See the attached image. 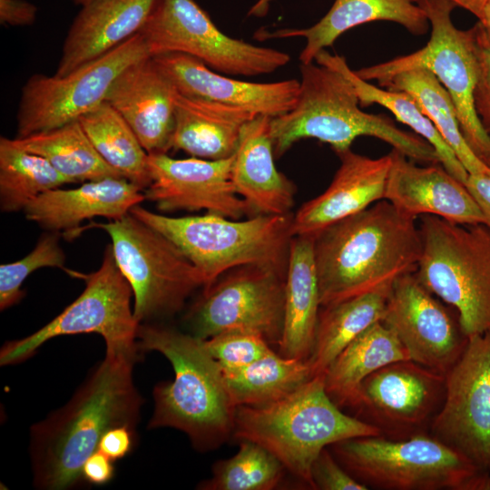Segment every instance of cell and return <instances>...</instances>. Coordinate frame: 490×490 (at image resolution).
I'll return each instance as SVG.
<instances>
[{
    "label": "cell",
    "instance_id": "12",
    "mask_svg": "<svg viewBox=\"0 0 490 490\" xmlns=\"http://www.w3.org/2000/svg\"><path fill=\"white\" fill-rule=\"evenodd\" d=\"M140 33L151 57L184 54L227 75L270 74L290 61L285 52L228 36L194 0H159Z\"/></svg>",
    "mask_w": 490,
    "mask_h": 490
},
{
    "label": "cell",
    "instance_id": "50",
    "mask_svg": "<svg viewBox=\"0 0 490 490\" xmlns=\"http://www.w3.org/2000/svg\"><path fill=\"white\" fill-rule=\"evenodd\" d=\"M487 165L490 167V162H489V163Z\"/></svg>",
    "mask_w": 490,
    "mask_h": 490
},
{
    "label": "cell",
    "instance_id": "26",
    "mask_svg": "<svg viewBox=\"0 0 490 490\" xmlns=\"http://www.w3.org/2000/svg\"><path fill=\"white\" fill-rule=\"evenodd\" d=\"M374 21L394 22L415 35L427 33L430 24L418 0H335L328 12L308 28L260 32L258 38L304 37L300 64L312 63L317 54L348 30Z\"/></svg>",
    "mask_w": 490,
    "mask_h": 490
},
{
    "label": "cell",
    "instance_id": "9",
    "mask_svg": "<svg viewBox=\"0 0 490 490\" xmlns=\"http://www.w3.org/2000/svg\"><path fill=\"white\" fill-rule=\"evenodd\" d=\"M431 28L427 44L421 49L389 61L354 71L365 81L378 85L396 74L414 70L430 71L449 93L463 136L472 151L486 164L490 162V135L476 114L474 92L478 76L475 25L456 28L451 14L456 7L448 0H418Z\"/></svg>",
    "mask_w": 490,
    "mask_h": 490
},
{
    "label": "cell",
    "instance_id": "10",
    "mask_svg": "<svg viewBox=\"0 0 490 490\" xmlns=\"http://www.w3.org/2000/svg\"><path fill=\"white\" fill-rule=\"evenodd\" d=\"M81 278L85 288L58 316L33 334L6 342L0 351L2 366L24 361L53 338L96 333L106 344V354L138 359L137 331L140 323L131 308L132 288L120 270L112 245L105 248L100 268L83 274L65 270Z\"/></svg>",
    "mask_w": 490,
    "mask_h": 490
},
{
    "label": "cell",
    "instance_id": "2",
    "mask_svg": "<svg viewBox=\"0 0 490 490\" xmlns=\"http://www.w3.org/2000/svg\"><path fill=\"white\" fill-rule=\"evenodd\" d=\"M416 220L383 199L313 236L320 306L389 292L415 273L422 253Z\"/></svg>",
    "mask_w": 490,
    "mask_h": 490
},
{
    "label": "cell",
    "instance_id": "32",
    "mask_svg": "<svg viewBox=\"0 0 490 490\" xmlns=\"http://www.w3.org/2000/svg\"><path fill=\"white\" fill-rule=\"evenodd\" d=\"M379 86L411 95L467 172L490 175V167L466 142L455 103L434 74L426 69L409 70L396 74Z\"/></svg>",
    "mask_w": 490,
    "mask_h": 490
},
{
    "label": "cell",
    "instance_id": "8",
    "mask_svg": "<svg viewBox=\"0 0 490 490\" xmlns=\"http://www.w3.org/2000/svg\"><path fill=\"white\" fill-rule=\"evenodd\" d=\"M419 281L457 314L469 338L490 330V227L419 217Z\"/></svg>",
    "mask_w": 490,
    "mask_h": 490
},
{
    "label": "cell",
    "instance_id": "7",
    "mask_svg": "<svg viewBox=\"0 0 490 490\" xmlns=\"http://www.w3.org/2000/svg\"><path fill=\"white\" fill-rule=\"evenodd\" d=\"M328 448L339 464L368 489H490V475L431 433L402 439L354 437Z\"/></svg>",
    "mask_w": 490,
    "mask_h": 490
},
{
    "label": "cell",
    "instance_id": "44",
    "mask_svg": "<svg viewBox=\"0 0 490 490\" xmlns=\"http://www.w3.org/2000/svg\"><path fill=\"white\" fill-rule=\"evenodd\" d=\"M113 461L99 450L93 452L82 467L83 479L93 485H104L114 475Z\"/></svg>",
    "mask_w": 490,
    "mask_h": 490
},
{
    "label": "cell",
    "instance_id": "34",
    "mask_svg": "<svg viewBox=\"0 0 490 490\" xmlns=\"http://www.w3.org/2000/svg\"><path fill=\"white\" fill-rule=\"evenodd\" d=\"M222 373L235 407L275 402L312 377L309 360L287 358L273 350L250 365L222 369Z\"/></svg>",
    "mask_w": 490,
    "mask_h": 490
},
{
    "label": "cell",
    "instance_id": "11",
    "mask_svg": "<svg viewBox=\"0 0 490 490\" xmlns=\"http://www.w3.org/2000/svg\"><path fill=\"white\" fill-rule=\"evenodd\" d=\"M103 229L112 240L115 261L134 297L133 313L141 323L179 311L203 279L197 268L164 235L131 212Z\"/></svg>",
    "mask_w": 490,
    "mask_h": 490
},
{
    "label": "cell",
    "instance_id": "14",
    "mask_svg": "<svg viewBox=\"0 0 490 490\" xmlns=\"http://www.w3.org/2000/svg\"><path fill=\"white\" fill-rule=\"evenodd\" d=\"M287 273L261 265L231 269L204 289L187 317L190 334L207 339L229 330L279 344L283 331Z\"/></svg>",
    "mask_w": 490,
    "mask_h": 490
},
{
    "label": "cell",
    "instance_id": "18",
    "mask_svg": "<svg viewBox=\"0 0 490 490\" xmlns=\"http://www.w3.org/2000/svg\"><path fill=\"white\" fill-rule=\"evenodd\" d=\"M233 162L234 155L206 160L151 153L148 165L152 182L145 189V200L164 212L206 210L231 220L255 216L235 190L231 180Z\"/></svg>",
    "mask_w": 490,
    "mask_h": 490
},
{
    "label": "cell",
    "instance_id": "47",
    "mask_svg": "<svg viewBox=\"0 0 490 490\" xmlns=\"http://www.w3.org/2000/svg\"><path fill=\"white\" fill-rule=\"evenodd\" d=\"M272 0H258L250 9L249 15L263 17L267 15Z\"/></svg>",
    "mask_w": 490,
    "mask_h": 490
},
{
    "label": "cell",
    "instance_id": "29",
    "mask_svg": "<svg viewBox=\"0 0 490 490\" xmlns=\"http://www.w3.org/2000/svg\"><path fill=\"white\" fill-rule=\"evenodd\" d=\"M410 359L396 334L378 321L350 342L324 374L325 388L340 408H352L361 383L390 363Z\"/></svg>",
    "mask_w": 490,
    "mask_h": 490
},
{
    "label": "cell",
    "instance_id": "49",
    "mask_svg": "<svg viewBox=\"0 0 490 490\" xmlns=\"http://www.w3.org/2000/svg\"><path fill=\"white\" fill-rule=\"evenodd\" d=\"M74 4L76 5H85L86 3H88L89 1L91 0H72Z\"/></svg>",
    "mask_w": 490,
    "mask_h": 490
},
{
    "label": "cell",
    "instance_id": "6",
    "mask_svg": "<svg viewBox=\"0 0 490 490\" xmlns=\"http://www.w3.org/2000/svg\"><path fill=\"white\" fill-rule=\"evenodd\" d=\"M130 212L169 239L197 268L208 288L228 270L261 265L287 273L293 214L231 220L204 215L170 217L139 205Z\"/></svg>",
    "mask_w": 490,
    "mask_h": 490
},
{
    "label": "cell",
    "instance_id": "38",
    "mask_svg": "<svg viewBox=\"0 0 490 490\" xmlns=\"http://www.w3.org/2000/svg\"><path fill=\"white\" fill-rule=\"evenodd\" d=\"M60 233H44L25 257L0 266V309L5 310L24 296L21 287L25 279L41 268H64L65 255L59 244Z\"/></svg>",
    "mask_w": 490,
    "mask_h": 490
},
{
    "label": "cell",
    "instance_id": "43",
    "mask_svg": "<svg viewBox=\"0 0 490 490\" xmlns=\"http://www.w3.org/2000/svg\"><path fill=\"white\" fill-rule=\"evenodd\" d=\"M37 7L25 0H0V23L12 26L34 24Z\"/></svg>",
    "mask_w": 490,
    "mask_h": 490
},
{
    "label": "cell",
    "instance_id": "45",
    "mask_svg": "<svg viewBox=\"0 0 490 490\" xmlns=\"http://www.w3.org/2000/svg\"><path fill=\"white\" fill-rule=\"evenodd\" d=\"M466 187L479 205L490 227V175L469 174Z\"/></svg>",
    "mask_w": 490,
    "mask_h": 490
},
{
    "label": "cell",
    "instance_id": "31",
    "mask_svg": "<svg viewBox=\"0 0 490 490\" xmlns=\"http://www.w3.org/2000/svg\"><path fill=\"white\" fill-rule=\"evenodd\" d=\"M388 292L375 291L321 307L312 353V377L324 375L339 353L385 316Z\"/></svg>",
    "mask_w": 490,
    "mask_h": 490
},
{
    "label": "cell",
    "instance_id": "40",
    "mask_svg": "<svg viewBox=\"0 0 490 490\" xmlns=\"http://www.w3.org/2000/svg\"><path fill=\"white\" fill-rule=\"evenodd\" d=\"M313 489L368 490V487L351 475L336 459L328 447L324 448L311 466Z\"/></svg>",
    "mask_w": 490,
    "mask_h": 490
},
{
    "label": "cell",
    "instance_id": "17",
    "mask_svg": "<svg viewBox=\"0 0 490 490\" xmlns=\"http://www.w3.org/2000/svg\"><path fill=\"white\" fill-rule=\"evenodd\" d=\"M382 322L396 334L411 360L443 375L456 363L468 341L458 316L415 273L393 283Z\"/></svg>",
    "mask_w": 490,
    "mask_h": 490
},
{
    "label": "cell",
    "instance_id": "30",
    "mask_svg": "<svg viewBox=\"0 0 490 490\" xmlns=\"http://www.w3.org/2000/svg\"><path fill=\"white\" fill-rule=\"evenodd\" d=\"M314 62L336 69L345 75L354 86L360 106L376 103L385 107L398 122L425 139L435 149L440 164L466 185L469 173L411 95L376 86L361 79L350 69L343 56L331 54L325 49L317 54Z\"/></svg>",
    "mask_w": 490,
    "mask_h": 490
},
{
    "label": "cell",
    "instance_id": "35",
    "mask_svg": "<svg viewBox=\"0 0 490 490\" xmlns=\"http://www.w3.org/2000/svg\"><path fill=\"white\" fill-rule=\"evenodd\" d=\"M100 156L122 177L145 190L152 182L149 153L124 118L103 102L79 118Z\"/></svg>",
    "mask_w": 490,
    "mask_h": 490
},
{
    "label": "cell",
    "instance_id": "16",
    "mask_svg": "<svg viewBox=\"0 0 490 490\" xmlns=\"http://www.w3.org/2000/svg\"><path fill=\"white\" fill-rule=\"evenodd\" d=\"M446 394V375L411 359L382 367L361 383L356 417L381 436L402 439L427 432Z\"/></svg>",
    "mask_w": 490,
    "mask_h": 490
},
{
    "label": "cell",
    "instance_id": "48",
    "mask_svg": "<svg viewBox=\"0 0 490 490\" xmlns=\"http://www.w3.org/2000/svg\"><path fill=\"white\" fill-rule=\"evenodd\" d=\"M478 21L481 23L490 42V0L485 1L482 11V16Z\"/></svg>",
    "mask_w": 490,
    "mask_h": 490
},
{
    "label": "cell",
    "instance_id": "37",
    "mask_svg": "<svg viewBox=\"0 0 490 490\" xmlns=\"http://www.w3.org/2000/svg\"><path fill=\"white\" fill-rule=\"evenodd\" d=\"M282 463L262 446L240 440L239 451L214 464L212 475L202 481L201 490H271L283 478Z\"/></svg>",
    "mask_w": 490,
    "mask_h": 490
},
{
    "label": "cell",
    "instance_id": "22",
    "mask_svg": "<svg viewBox=\"0 0 490 490\" xmlns=\"http://www.w3.org/2000/svg\"><path fill=\"white\" fill-rule=\"evenodd\" d=\"M176 89L152 57L127 67L106 97L128 122L144 150L166 153L172 149Z\"/></svg>",
    "mask_w": 490,
    "mask_h": 490
},
{
    "label": "cell",
    "instance_id": "15",
    "mask_svg": "<svg viewBox=\"0 0 490 490\" xmlns=\"http://www.w3.org/2000/svg\"><path fill=\"white\" fill-rule=\"evenodd\" d=\"M429 431L490 475V330L469 338L446 375L444 402Z\"/></svg>",
    "mask_w": 490,
    "mask_h": 490
},
{
    "label": "cell",
    "instance_id": "27",
    "mask_svg": "<svg viewBox=\"0 0 490 490\" xmlns=\"http://www.w3.org/2000/svg\"><path fill=\"white\" fill-rule=\"evenodd\" d=\"M174 104L172 149L206 160L233 156L243 125L256 116L240 106L188 97L177 91Z\"/></svg>",
    "mask_w": 490,
    "mask_h": 490
},
{
    "label": "cell",
    "instance_id": "23",
    "mask_svg": "<svg viewBox=\"0 0 490 490\" xmlns=\"http://www.w3.org/2000/svg\"><path fill=\"white\" fill-rule=\"evenodd\" d=\"M145 200L142 189L125 178L90 181L74 189H54L31 201L25 218L50 232L75 238L81 223L94 217L116 220Z\"/></svg>",
    "mask_w": 490,
    "mask_h": 490
},
{
    "label": "cell",
    "instance_id": "24",
    "mask_svg": "<svg viewBox=\"0 0 490 490\" xmlns=\"http://www.w3.org/2000/svg\"><path fill=\"white\" fill-rule=\"evenodd\" d=\"M159 0H91L73 21L55 75H64L141 32Z\"/></svg>",
    "mask_w": 490,
    "mask_h": 490
},
{
    "label": "cell",
    "instance_id": "20",
    "mask_svg": "<svg viewBox=\"0 0 490 490\" xmlns=\"http://www.w3.org/2000/svg\"><path fill=\"white\" fill-rule=\"evenodd\" d=\"M389 153L392 164L384 200L416 218L434 215L458 224L487 225L466 185L440 163L417 166L396 149Z\"/></svg>",
    "mask_w": 490,
    "mask_h": 490
},
{
    "label": "cell",
    "instance_id": "36",
    "mask_svg": "<svg viewBox=\"0 0 490 490\" xmlns=\"http://www.w3.org/2000/svg\"><path fill=\"white\" fill-rule=\"evenodd\" d=\"M74 181L37 154L19 147L13 139L0 138V209L24 211L40 194Z\"/></svg>",
    "mask_w": 490,
    "mask_h": 490
},
{
    "label": "cell",
    "instance_id": "39",
    "mask_svg": "<svg viewBox=\"0 0 490 490\" xmlns=\"http://www.w3.org/2000/svg\"><path fill=\"white\" fill-rule=\"evenodd\" d=\"M204 345L222 369L245 367L271 351L260 335L242 330H229L204 339Z\"/></svg>",
    "mask_w": 490,
    "mask_h": 490
},
{
    "label": "cell",
    "instance_id": "3",
    "mask_svg": "<svg viewBox=\"0 0 490 490\" xmlns=\"http://www.w3.org/2000/svg\"><path fill=\"white\" fill-rule=\"evenodd\" d=\"M137 346L139 350L162 354L174 371L172 381L157 384L153 389L149 428L179 429L200 451L217 448L232 436L236 407L222 369L204 340L148 322L139 325Z\"/></svg>",
    "mask_w": 490,
    "mask_h": 490
},
{
    "label": "cell",
    "instance_id": "13",
    "mask_svg": "<svg viewBox=\"0 0 490 490\" xmlns=\"http://www.w3.org/2000/svg\"><path fill=\"white\" fill-rule=\"evenodd\" d=\"M151 57L141 33L64 75L34 74L22 88L16 135L49 131L80 117L106 101L116 78L130 65Z\"/></svg>",
    "mask_w": 490,
    "mask_h": 490
},
{
    "label": "cell",
    "instance_id": "25",
    "mask_svg": "<svg viewBox=\"0 0 490 490\" xmlns=\"http://www.w3.org/2000/svg\"><path fill=\"white\" fill-rule=\"evenodd\" d=\"M270 119L258 114L243 125L231 171L237 193L257 215L291 213L296 195L295 184L275 166Z\"/></svg>",
    "mask_w": 490,
    "mask_h": 490
},
{
    "label": "cell",
    "instance_id": "21",
    "mask_svg": "<svg viewBox=\"0 0 490 490\" xmlns=\"http://www.w3.org/2000/svg\"><path fill=\"white\" fill-rule=\"evenodd\" d=\"M336 153L340 166L328 187L293 215V237L315 236L328 226L384 199L392 164L390 153L375 159L350 149Z\"/></svg>",
    "mask_w": 490,
    "mask_h": 490
},
{
    "label": "cell",
    "instance_id": "4",
    "mask_svg": "<svg viewBox=\"0 0 490 490\" xmlns=\"http://www.w3.org/2000/svg\"><path fill=\"white\" fill-rule=\"evenodd\" d=\"M299 71L301 80L295 105L270 119L276 159L302 139H317L339 152L350 149L358 137L371 136L410 160L440 163L435 149L425 139L398 128L386 114L363 112L354 86L338 70L312 62L300 64Z\"/></svg>",
    "mask_w": 490,
    "mask_h": 490
},
{
    "label": "cell",
    "instance_id": "5",
    "mask_svg": "<svg viewBox=\"0 0 490 490\" xmlns=\"http://www.w3.org/2000/svg\"><path fill=\"white\" fill-rule=\"evenodd\" d=\"M232 436L262 446L286 470L313 489L311 466L324 448L345 439L381 433L344 413L328 395L324 375H319L275 402L236 407Z\"/></svg>",
    "mask_w": 490,
    "mask_h": 490
},
{
    "label": "cell",
    "instance_id": "1",
    "mask_svg": "<svg viewBox=\"0 0 490 490\" xmlns=\"http://www.w3.org/2000/svg\"><path fill=\"white\" fill-rule=\"evenodd\" d=\"M136 361L106 354L70 401L31 428L34 485L62 490L83 479L84 461L109 429L135 430L142 398L132 377Z\"/></svg>",
    "mask_w": 490,
    "mask_h": 490
},
{
    "label": "cell",
    "instance_id": "19",
    "mask_svg": "<svg viewBox=\"0 0 490 490\" xmlns=\"http://www.w3.org/2000/svg\"><path fill=\"white\" fill-rule=\"evenodd\" d=\"M176 91L185 96L242 107L271 118L290 111L296 103L299 81L251 83L218 73L199 59L180 53L152 57Z\"/></svg>",
    "mask_w": 490,
    "mask_h": 490
},
{
    "label": "cell",
    "instance_id": "28",
    "mask_svg": "<svg viewBox=\"0 0 490 490\" xmlns=\"http://www.w3.org/2000/svg\"><path fill=\"white\" fill-rule=\"evenodd\" d=\"M313 236L291 239L286 277L280 355L309 360L314 347L320 299L313 253Z\"/></svg>",
    "mask_w": 490,
    "mask_h": 490
},
{
    "label": "cell",
    "instance_id": "42",
    "mask_svg": "<svg viewBox=\"0 0 490 490\" xmlns=\"http://www.w3.org/2000/svg\"><path fill=\"white\" fill-rule=\"evenodd\" d=\"M134 443V429L126 426H115L102 436L98 450L112 460L124 457L132 449Z\"/></svg>",
    "mask_w": 490,
    "mask_h": 490
},
{
    "label": "cell",
    "instance_id": "41",
    "mask_svg": "<svg viewBox=\"0 0 490 490\" xmlns=\"http://www.w3.org/2000/svg\"><path fill=\"white\" fill-rule=\"evenodd\" d=\"M478 76L474 92L475 108L485 130L490 135V42L478 21L475 24Z\"/></svg>",
    "mask_w": 490,
    "mask_h": 490
},
{
    "label": "cell",
    "instance_id": "46",
    "mask_svg": "<svg viewBox=\"0 0 490 490\" xmlns=\"http://www.w3.org/2000/svg\"><path fill=\"white\" fill-rule=\"evenodd\" d=\"M456 7H461L473 14L478 20L482 16L483 7L486 0H448Z\"/></svg>",
    "mask_w": 490,
    "mask_h": 490
},
{
    "label": "cell",
    "instance_id": "33",
    "mask_svg": "<svg viewBox=\"0 0 490 490\" xmlns=\"http://www.w3.org/2000/svg\"><path fill=\"white\" fill-rule=\"evenodd\" d=\"M13 140L22 149L47 160L74 183L110 177L124 178L100 156L79 120Z\"/></svg>",
    "mask_w": 490,
    "mask_h": 490
}]
</instances>
